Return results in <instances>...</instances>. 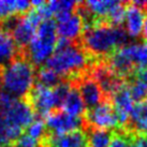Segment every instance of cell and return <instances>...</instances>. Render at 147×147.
Here are the masks:
<instances>
[{
	"label": "cell",
	"mask_w": 147,
	"mask_h": 147,
	"mask_svg": "<svg viewBox=\"0 0 147 147\" xmlns=\"http://www.w3.org/2000/svg\"><path fill=\"white\" fill-rule=\"evenodd\" d=\"M128 34L121 26L97 23L86 26L81 37V46L97 60H104L127 44Z\"/></svg>",
	"instance_id": "obj_1"
},
{
	"label": "cell",
	"mask_w": 147,
	"mask_h": 147,
	"mask_svg": "<svg viewBox=\"0 0 147 147\" xmlns=\"http://www.w3.org/2000/svg\"><path fill=\"white\" fill-rule=\"evenodd\" d=\"M97 61L100 60L91 57L81 44L58 39L56 49L46 62V67L56 72L60 78L76 81L88 73Z\"/></svg>",
	"instance_id": "obj_2"
},
{
	"label": "cell",
	"mask_w": 147,
	"mask_h": 147,
	"mask_svg": "<svg viewBox=\"0 0 147 147\" xmlns=\"http://www.w3.org/2000/svg\"><path fill=\"white\" fill-rule=\"evenodd\" d=\"M37 78L34 65L24 57L14 58L3 67L1 71V82L4 92L20 99L34 87Z\"/></svg>",
	"instance_id": "obj_3"
},
{
	"label": "cell",
	"mask_w": 147,
	"mask_h": 147,
	"mask_svg": "<svg viewBox=\"0 0 147 147\" xmlns=\"http://www.w3.org/2000/svg\"><path fill=\"white\" fill-rule=\"evenodd\" d=\"M0 115L8 127L15 142L23 130L34 120V112L29 103L12 97L7 92H0Z\"/></svg>",
	"instance_id": "obj_4"
},
{
	"label": "cell",
	"mask_w": 147,
	"mask_h": 147,
	"mask_svg": "<svg viewBox=\"0 0 147 147\" xmlns=\"http://www.w3.org/2000/svg\"><path fill=\"white\" fill-rule=\"evenodd\" d=\"M58 42L56 22L46 18L40 23L34 37L27 46L28 60L33 65H42L54 54Z\"/></svg>",
	"instance_id": "obj_5"
},
{
	"label": "cell",
	"mask_w": 147,
	"mask_h": 147,
	"mask_svg": "<svg viewBox=\"0 0 147 147\" xmlns=\"http://www.w3.org/2000/svg\"><path fill=\"white\" fill-rule=\"evenodd\" d=\"M71 86L72 84L70 82H61L53 88L44 87L40 84L36 85L29 92L30 106L33 112H37L40 116H47L55 109L60 107Z\"/></svg>",
	"instance_id": "obj_6"
},
{
	"label": "cell",
	"mask_w": 147,
	"mask_h": 147,
	"mask_svg": "<svg viewBox=\"0 0 147 147\" xmlns=\"http://www.w3.org/2000/svg\"><path fill=\"white\" fill-rule=\"evenodd\" d=\"M83 123L86 130L98 129L112 131L115 128H119L114 109L109 99H105L99 105L86 111L83 117Z\"/></svg>",
	"instance_id": "obj_7"
},
{
	"label": "cell",
	"mask_w": 147,
	"mask_h": 147,
	"mask_svg": "<svg viewBox=\"0 0 147 147\" xmlns=\"http://www.w3.org/2000/svg\"><path fill=\"white\" fill-rule=\"evenodd\" d=\"M42 21L43 18L36 9H33L32 11H30L24 16L17 17L16 24L11 31V36L17 46H28L34 37L38 26Z\"/></svg>",
	"instance_id": "obj_8"
},
{
	"label": "cell",
	"mask_w": 147,
	"mask_h": 147,
	"mask_svg": "<svg viewBox=\"0 0 147 147\" xmlns=\"http://www.w3.org/2000/svg\"><path fill=\"white\" fill-rule=\"evenodd\" d=\"M73 85L78 88L87 110L99 105L106 99L101 87L94 78L90 76L89 72L74 81Z\"/></svg>",
	"instance_id": "obj_9"
},
{
	"label": "cell",
	"mask_w": 147,
	"mask_h": 147,
	"mask_svg": "<svg viewBox=\"0 0 147 147\" xmlns=\"http://www.w3.org/2000/svg\"><path fill=\"white\" fill-rule=\"evenodd\" d=\"M45 127L49 129L53 135H63L70 132L81 130L84 127L83 118L73 117L63 113L62 111H54L46 116Z\"/></svg>",
	"instance_id": "obj_10"
},
{
	"label": "cell",
	"mask_w": 147,
	"mask_h": 147,
	"mask_svg": "<svg viewBox=\"0 0 147 147\" xmlns=\"http://www.w3.org/2000/svg\"><path fill=\"white\" fill-rule=\"evenodd\" d=\"M85 28L84 21L76 11L69 15L57 18L56 31L59 40L75 43L76 40L81 39Z\"/></svg>",
	"instance_id": "obj_11"
},
{
	"label": "cell",
	"mask_w": 147,
	"mask_h": 147,
	"mask_svg": "<svg viewBox=\"0 0 147 147\" xmlns=\"http://www.w3.org/2000/svg\"><path fill=\"white\" fill-rule=\"evenodd\" d=\"M109 100L111 101L112 106L114 109L119 128L123 127V129H125L127 125H128V123H129L131 112H132L133 106L135 104L134 100L132 99L129 90L127 88V82Z\"/></svg>",
	"instance_id": "obj_12"
},
{
	"label": "cell",
	"mask_w": 147,
	"mask_h": 147,
	"mask_svg": "<svg viewBox=\"0 0 147 147\" xmlns=\"http://www.w3.org/2000/svg\"><path fill=\"white\" fill-rule=\"evenodd\" d=\"M144 21H145V10L139 4L133 2H127L125 17H123V28L125 29L128 37L136 39L142 34Z\"/></svg>",
	"instance_id": "obj_13"
},
{
	"label": "cell",
	"mask_w": 147,
	"mask_h": 147,
	"mask_svg": "<svg viewBox=\"0 0 147 147\" xmlns=\"http://www.w3.org/2000/svg\"><path fill=\"white\" fill-rule=\"evenodd\" d=\"M118 51L136 73L147 69V42L133 41L125 44Z\"/></svg>",
	"instance_id": "obj_14"
},
{
	"label": "cell",
	"mask_w": 147,
	"mask_h": 147,
	"mask_svg": "<svg viewBox=\"0 0 147 147\" xmlns=\"http://www.w3.org/2000/svg\"><path fill=\"white\" fill-rule=\"evenodd\" d=\"M123 130L131 134H147V100L135 103Z\"/></svg>",
	"instance_id": "obj_15"
},
{
	"label": "cell",
	"mask_w": 147,
	"mask_h": 147,
	"mask_svg": "<svg viewBox=\"0 0 147 147\" xmlns=\"http://www.w3.org/2000/svg\"><path fill=\"white\" fill-rule=\"evenodd\" d=\"M46 145L53 147H88L87 135L83 130L70 132L63 135H52Z\"/></svg>",
	"instance_id": "obj_16"
},
{
	"label": "cell",
	"mask_w": 147,
	"mask_h": 147,
	"mask_svg": "<svg viewBox=\"0 0 147 147\" xmlns=\"http://www.w3.org/2000/svg\"><path fill=\"white\" fill-rule=\"evenodd\" d=\"M60 107L63 113L70 115V116H73V117L82 118V116H84L85 114V104L83 102L82 97L78 92V88L73 84L71 86L69 92L63 99Z\"/></svg>",
	"instance_id": "obj_17"
},
{
	"label": "cell",
	"mask_w": 147,
	"mask_h": 147,
	"mask_svg": "<svg viewBox=\"0 0 147 147\" xmlns=\"http://www.w3.org/2000/svg\"><path fill=\"white\" fill-rule=\"evenodd\" d=\"M17 45L13 40L11 33L0 27V67L8 65L16 58Z\"/></svg>",
	"instance_id": "obj_18"
},
{
	"label": "cell",
	"mask_w": 147,
	"mask_h": 147,
	"mask_svg": "<svg viewBox=\"0 0 147 147\" xmlns=\"http://www.w3.org/2000/svg\"><path fill=\"white\" fill-rule=\"evenodd\" d=\"M31 9V2L26 0H4L0 1V21L14 14H23Z\"/></svg>",
	"instance_id": "obj_19"
},
{
	"label": "cell",
	"mask_w": 147,
	"mask_h": 147,
	"mask_svg": "<svg viewBox=\"0 0 147 147\" xmlns=\"http://www.w3.org/2000/svg\"><path fill=\"white\" fill-rule=\"evenodd\" d=\"M86 135L88 147H110L113 132L107 130L87 129Z\"/></svg>",
	"instance_id": "obj_20"
},
{
	"label": "cell",
	"mask_w": 147,
	"mask_h": 147,
	"mask_svg": "<svg viewBox=\"0 0 147 147\" xmlns=\"http://www.w3.org/2000/svg\"><path fill=\"white\" fill-rule=\"evenodd\" d=\"M127 88L130 92L134 102H141L147 100V87L136 75L127 81Z\"/></svg>",
	"instance_id": "obj_21"
},
{
	"label": "cell",
	"mask_w": 147,
	"mask_h": 147,
	"mask_svg": "<svg viewBox=\"0 0 147 147\" xmlns=\"http://www.w3.org/2000/svg\"><path fill=\"white\" fill-rule=\"evenodd\" d=\"M37 78L39 81L38 84L44 86V87H49V88H53L62 82L61 78L47 67L40 69V71L38 72Z\"/></svg>",
	"instance_id": "obj_22"
},
{
	"label": "cell",
	"mask_w": 147,
	"mask_h": 147,
	"mask_svg": "<svg viewBox=\"0 0 147 147\" xmlns=\"http://www.w3.org/2000/svg\"><path fill=\"white\" fill-rule=\"evenodd\" d=\"M133 135L134 134H131L123 129H119L118 131L113 132L110 147H131Z\"/></svg>",
	"instance_id": "obj_23"
},
{
	"label": "cell",
	"mask_w": 147,
	"mask_h": 147,
	"mask_svg": "<svg viewBox=\"0 0 147 147\" xmlns=\"http://www.w3.org/2000/svg\"><path fill=\"white\" fill-rule=\"evenodd\" d=\"M45 132H46V127H45L44 121L42 119H34L32 123L27 127V132L26 133L33 139L41 141L44 138Z\"/></svg>",
	"instance_id": "obj_24"
},
{
	"label": "cell",
	"mask_w": 147,
	"mask_h": 147,
	"mask_svg": "<svg viewBox=\"0 0 147 147\" xmlns=\"http://www.w3.org/2000/svg\"><path fill=\"white\" fill-rule=\"evenodd\" d=\"M15 147H40V141L33 139L27 133H22L20 138L14 142Z\"/></svg>",
	"instance_id": "obj_25"
},
{
	"label": "cell",
	"mask_w": 147,
	"mask_h": 147,
	"mask_svg": "<svg viewBox=\"0 0 147 147\" xmlns=\"http://www.w3.org/2000/svg\"><path fill=\"white\" fill-rule=\"evenodd\" d=\"M131 147H147V134H134Z\"/></svg>",
	"instance_id": "obj_26"
},
{
	"label": "cell",
	"mask_w": 147,
	"mask_h": 147,
	"mask_svg": "<svg viewBox=\"0 0 147 147\" xmlns=\"http://www.w3.org/2000/svg\"><path fill=\"white\" fill-rule=\"evenodd\" d=\"M136 76H138V78H139L147 87V69H145V70H143V71L139 72V73L136 74Z\"/></svg>",
	"instance_id": "obj_27"
},
{
	"label": "cell",
	"mask_w": 147,
	"mask_h": 147,
	"mask_svg": "<svg viewBox=\"0 0 147 147\" xmlns=\"http://www.w3.org/2000/svg\"><path fill=\"white\" fill-rule=\"evenodd\" d=\"M142 34H143L144 41L147 42V13L145 14V21H144V26H143V31H142Z\"/></svg>",
	"instance_id": "obj_28"
},
{
	"label": "cell",
	"mask_w": 147,
	"mask_h": 147,
	"mask_svg": "<svg viewBox=\"0 0 147 147\" xmlns=\"http://www.w3.org/2000/svg\"><path fill=\"white\" fill-rule=\"evenodd\" d=\"M2 86V82H1V71H0V87Z\"/></svg>",
	"instance_id": "obj_29"
},
{
	"label": "cell",
	"mask_w": 147,
	"mask_h": 147,
	"mask_svg": "<svg viewBox=\"0 0 147 147\" xmlns=\"http://www.w3.org/2000/svg\"><path fill=\"white\" fill-rule=\"evenodd\" d=\"M46 147H53V146H49V145H46Z\"/></svg>",
	"instance_id": "obj_30"
}]
</instances>
